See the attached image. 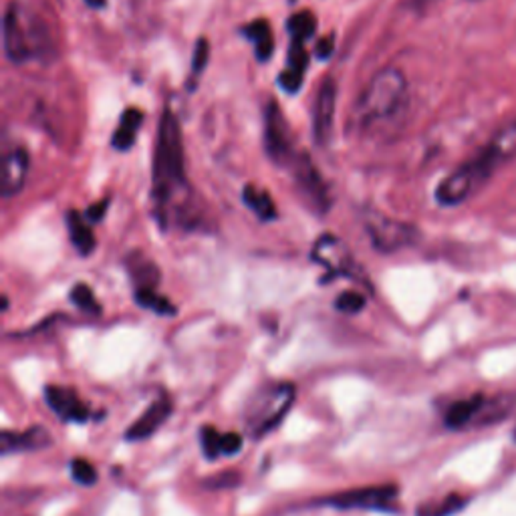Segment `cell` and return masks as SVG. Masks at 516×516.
<instances>
[{
	"label": "cell",
	"instance_id": "6da1fadb",
	"mask_svg": "<svg viewBox=\"0 0 516 516\" xmlns=\"http://www.w3.org/2000/svg\"><path fill=\"white\" fill-rule=\"evenodd\" d=\"M190 194L184 166V141L178 118L166 109L160 118L154 156V200L160 222L168 226L171 214H180Z\"/></svg>",
	"mask_w": 516,
	"mask_h": 516
},
{
	"label": "cell",
	"instance_id": "7a4b0ae2",
	"mask_svg": "<svg viewBox=\"0 0 516 516\" xmlns=\"http://www.w3.org/2000/svg\"><path fill=\"white\" fill-rule=\"evenodd\" d=\"M516 156V119L504 123L494 133L490 141L478 151V156L468 160L466 164L456 168L436 188V200L439 206H458L474 196L478 190L486 186L496 170Z\"/></svg>",
	"mask_w": 516,
	"mask_h": 516
},
{
	"label": "cell",
	"instance_id": "3957f363",
	"mask_svg": "<svg viewBox=\"0 0 516 516\" xmlns=\"http://www.w3.org/2000/svg\"><path fill=\"white\" fill-rule=\"evenodd\" d=\"M408 101V81L406 75L394 67L379 71L374 79L367 83V88L361 91L356 101V119L359 126L369 128L374 123L387 121L396 118L406 108Z\"/></svg>",
	"mask_w": 516,
	"mask_h": 516
},
{
	"label": "cell",
	"instance_id": "277c9868",
	"mask_svg": "<svg viewBox=\"0 0 516 516\" xmlns=\"http://www.w3.org/2000/svg\"><path fill=\"white\" fill-rule=\"evenodd\" d=\"M294 397H297V387L289 381H274V384L258 387L248 397L243 412L246 434L254 439L271 434L291 412Z\"/></svg>",
	"mask_w": 516,
	"mask_h": 516
},
{
	"label": "cell",
	"instance_id": "5b68a950",
	"mask_svg": "<svg viewBox=\"0 0 516 516\" xmlns=\"http://www.w3.org/2000/svg\"><path fill=\"white\" fill-rule=\"evenodd\" d=\"M399 489L394 484L366 486L319 499V504L339 511H389L396 504Z\"/></svg>",
	"mask_w": 516,
	"mask_h": 516
},
{
	"label": "cell",
	"instance_id": "8992f818",
	"mask_svg": "<svg viewBox=\"0 0 516 516\" xmlns=\"http://www.w3.org/2000/svg\"><path fill=\"white\" fill-rule=\"evenodd\" d=\"M366 228L371 244H374L379 253H397L401 248L412 246L419 236V232L412 224L399 222V220L377 212H371L366 218Z\"/></svg>",
	"mask_w": 516,
	"mask_h": 516
},
{
	"label": "cell",
	"instance_id": "52a82bcc",
	"mask_svg": "<svg viewBox=\"0 0 516 516\" xmlns=\"http://www.w3.org/2000/svg\"><path fill=\"white\" fill-rule=\"evenodd\" d=\"M264 148L266 154L279 166H293L294 154L293 148V133L289 123H286L279 105L271 101L264 109Z\"/></svg>",
	"mask_w": 516,
	"mask_h": 516
},
{
	"label": "cell",
	"instance_id": "ba28073f",
	"mask_svg": "<svg viewBox=\"0 0 516 516\" xmlns=\"http://www.w3.org/2000/svg\"><path fill=\"white\" fill-rule=\"evenodd\" d=\"M291 168H293L294 184H297L304 202H307L317 214L327 212L331 208V196L327 184H325V180L319 174L317 166L313 164V160L307 154H299L294 158Z\"/></svg>",
	"mask_w": 516,
	"mask_h": 516
},
{
	"label": "cell",
	"instance_id": "9c48e42d",
	"mask_svg": "<svg viewBox=\"0 0 516 516\" xmlns=\"http://www.w3.org/2000/svg\"><path fill=\"white\" fill-rule=\"evenodd\" d=\"M313 261L323 264L325 269L341 276H357L359 269L356 258L351 256L346 243L333 234H323L313 246Z\"/></svg>",
	"mask_w": 516,
	"mask_h": 516
},
{
	"label": "cell",
	"instance_id": "30bf717a",
	"mask_svg": "<svg viewBox=\"0 0 516 516\" xmlns=\"http://www.w3.org/2000/svg\"><path fill=\"white\" fill-rule=\"evenodd\" d=\"M3 41H5V55L11 63H25L33 57L31 36L23 25L21 11L18 5H8L5 11L3 21Z\"/></svg>",
	"mask_w": 516,
	"mask_h": 516
},
{
	"label": "cell",
	"instance_id": "8fae6325",
	"mask_svg": "<svg viewBox=\"0 0 516 516\" xmlns=\"http://www.w3.org/2000/svg\"><path fill=\"white\" fill-rule=\"evenodd\" d=\"M337 85L335 79L327 77L319 88L317 99L313 108V136L317 146H327L333 133V119H335Z\"/></svg>",
	"mask_w": 516,
	"mask_h": 516
},
{
	"label": "cell",
	"instance_id": "7c38bea8",
	"mask_svg": "<svg viewBox=\"0 0 516 516\" xmlns=\"http://www.w3.org/2000/svg\"><path fill=\"white\" fill-rule=\"evenodd\" d=\"M171 409H174V401H171L166 391H161V394L148 406L146 412H143L136 422L126 429V439H129V442H141V439L151 438L168 422Z\"/></svg>",
	"mask_w": 516,
	"mask_h": 516
},
{
	"label": "cell",
	"instance_id": "4fadbf2b",
	"mask_svg": "<svg viewBox=\"0 0 516 516\" xmlns=\"http://www.w3.org/2000/svg\"><path fill=\"white\" fill-rule=\"evenodd\" d=\"M45 399L46 406H49L63 422H88L89 419L91 412L88 404H85V401L77 396V391L71 387L46 386Z\"/></svg>",
	"mask_w": 516,
	"mask_h": 516
},
{
	"label": "cell",
	"instance_id": "5bb4252c",
	"mask_svg": "<svg viewBox=\"0 0 516 516\" xmlns=\"http://www.w3.org/2000/svg\"><path fill=\"white\" fill-rule=\"evenodd\" d=\"M28 168H31V158H28L25 148H13L6 151L3 160V178H0V194L3 198H13L21 192Z\"/></svg>",
	"mask_w": 516,
	"mask_h": 516
},
{
	"label": "cell",
	"instance_id": "9a60e30c",
	"mask_svg": "<svg viewBox=\"0 0 516 516\" xmlns=\"http://www.w3.org/2000/svg\"><path fill=\"white\" fill-rule=\"evenodd\" d=\"M51 444H53L51 434L41 426L28 428V429H25V432H3V434H0V450H3V454L36 452V450H43V448L51 446Z\"/></svg>",
	"mask_w": 516,
	"mask_h": 516
},
{
	"label": "cell",
	"instance_id": "2e32d148",
	"mask_svg": "<svg viewBox=\"0 0 516 516\" xmlns=\"http://www.w3.org/2000/svg\"><path fill=\"white\" fill-rule=\"evenodd\" d=\"M243 442V436L236 432L220 434L212 426H204L200 429V444H202L208 460H218L220 456H234L236 452H241Z\"/></svg>",
	"mask_w": 516,
	"mask_h": 516
},
{
	"label": "cell",
	"instance_id": "e0dca14e",
	"mask_svg": "<svg viewBox=\"0 0 516 516\" xmlns=\"http://www.w3.org/2000/svg\"><path fill=\"white\" fill-rule=\"evenodd\" d=\"M307 67H309V53L304 49V43L291 41L289 65H286V69L281 73L279 79L286 93H297L301 89Z\"/></svg>",
	"mask_w": 516,
	"mask_h": 516
},
{
	"label": "cell",
	"instance_id": "ac0fdd59",
	"mask_svg": "<svg viewBox=\"0 0 516 516\" xmlns=\"http://www.w3.org/2000/svg\"><path fill=\"white\" fill-rule=\"evenodd\" d=\"M141 123H143V113L139 109L129 108V109L123 111V116L119 119V126L111 136V146L116 148L118 151L131 150L133 143H136Z\"/></svg>",
	"mask_w": 516,
	"mask_h": 516
},
{
	"label": "cell",
	"instance_id": "d6986e66",
	"mask_svg": "<svg viewBox=\"0 0 516 516\" xmlns=\"http://www.w3.org/2000/svg\"><path fill=\"white\" fill-rule=\"evenodd\" d=\"M67 231H69V236H71V243L75 244V248H77L79 254L83 256H89L93 251H95V236H93V231H91V226H89V220L81 216L79 212H75V210H71V212H67Z\"/></svg>",
	"mask_w": 516,
	"mask_h": 516
},
{
	"label": "cell",
	"instance_id": "ffe728a7",
	"mask_svg": "<svg viewBox=\"0 0 516 516\" xmlns=\"http://www.w3.org/2000/svg\"><path fill=\"white\" fill-rule=\"evenodd\" d=\"M484 406V396L476 394L468 399L454 401V404L448 408V412L444 416V424L450 429H460L466 428L472 422V418L480 412Z\"/></svg>",
	"mask_w": 516,
	"mask_h": 516
},
{
	"label": "cell",
	"instance_id": "44dd1931",
	"mask_svg": "<svg viewBox=\"0 0 516 516\" xmlns=\"http://www.w3.org/2000/svg\"><path fill=\"white\" fill-rule=\"evenodd\" d=\"M129 273L133 284H136V291L141 289H156V284L160 283V271L158 266L150 261V258L141 254H133L129 258Z\"/></svg>",
	"mask_w": 516,
	"mask_h": 516
},
{
	"label": "cell",
	"instance_id": "7402d4cb",
	"mask_svg": "<svg viewBox=\"0 0 516 516\" xmlns=\"http://www.w3.org/2000/svg\"><path fill=\"white\" fill-rule=\"evenodd\" d=\"M244 35L254 45V53L258 61H269V57L274 51V36L271 25L266 21H253L244 28Z\"/></svg>",
	"mask_w": 516,
	"mask_h": 516
},
{
	"label": "cell",
	"instance_id": "603a6c76",
	"mask_svg": "<svg viewBox=\"0 0 516 516\" xmlns=\"http://www.w3.org/2000/svg\"><path fill=\"white\" fill-rule=\"evenodd\" d=\"M243 202L251 208L258 218L264 220V222L276 218V206L273 202V198L269 196V192H264L261 188L248 184L243 190Z\"/></svg>",
	"mask_w": 516,
	"mask_h": 516
},
{
	"label": "cell",
	"instance_id": "cb8c5ba5",
	"mask_svg": "<svg viewBox=\"0 0 516 516\" xmlns=\"http://www.w3.org/2000/svg\"><path fill=\"white\" fill-rule=\"evenodd\" d=\"M136 303L143 309L154 311L156 315H164V317H171L176 315V304H171L170 299H166L164 294L156 293V289H141L136 291Z\"/></svg>",
	"mask_w": 516,
	"mask_h": 516
},
{
	"label": "cell",
	"instance_id": "d4e9b609",
	"mask_svg": "<svg viewBox=\"0 0 516 516\" xmlns=\"http://www.w3.org/2000/svg\"><path fill=\"white\" fill-rule=\"evenodd\" d=\"M466 499L460 494H450L446 499L438 502H428L418 509V516H452L456 512H460L466 506Z\"/></svg>",
	"mask_w": 516,
	"mask_h": 516
},
{
	"label": "cell",
	"instance_id": "484cf974",
	"mask_svg": "<svg viewBox=\"0 0 516 516\" xmlns=\"http://www.w3.org/2000/svg\"><path fill=\"white\" fill-rule=\"evenodd\" d=\"M315 28H317V18H315L313 13L309 11L297 13L289 18V33L293 41L307 43L313 36Z\"/></svg>",
	"mask_w": 516,
	"mask_h": 516
},
{
	"label": "cell",
	"instance_id": "4316f807",
	"mask_svg": "<svg viewBox=\"0 0 516 516\" xmlns=\"http://www.w3.org/2000/svg\"><path fill=\"white\" fill-rule=\"evenodd\" d=\"M71 301L75 307H77L79 311L83 313H88V315H101V304L98 303V299H95V294L91 291V286L88 284H75L73 289H71Z\"/></svg>",
	"mask_w": 516,
	"mask_h": 516
},
{
	"label": "cell",
	"instance_id": "83f0119b",
	"mask_svg": "<svg viewBox=\"0 0 516 516\" xmlns=\"http://www.w3.org/2000/svg\"><path fill=\"white\" fill-rule=\"evenodd\" d=\"M69 468L73 480L77 484L93 486L98 482V470H95V466L89 460H85V458H75Z\"/></svg>",
	"mask_w": 516,
	"mask_h": 516
},
{
	"label": "cell",
	"instance_id": "f1b7e54d",
	"mask_svg": "<svg viewBox=\"0 0 516 516\" xmlns=\"http://www.w3.org/2000/svg\"><path fill=\"white\" fill-rule=\"evenodd\" d=\"M366 297H363L361 293L357 291H346V293H341L337 301H335V307L337 311L341 313H347V315H356L359 311L366 309Z\"/></svg>",
	"mask_w": 516,
	"mask_h": 516
},
{
	"label": "cell",
	"instance_id": "f546056e",
	"mask_svg": "<svg viewBox=\"0 0 516 516\" xmlns=\"http://www.w3.org/2000/svg\"><path fill=\"white\" fill-rule=\"evenodd\" d=\"M194 59H192V77H200L204 73V69L208 67L210 61V43L208 39H198L196 46H194Z\"/></svg>",
	"mask_w": 516,
	"mask_h": 516
},
{
	"label": "cell",
	"instance_id": "4dcf8cb0",
	"mask_svg": "<svg viewBox=\"0 0 516 516\" xmlns=\"http://www.w3.org/2000/svg\"><path fill=\"white\" fill-rule=\"evenodd\" d=\"M108 208H109V200H101V202L88 208V212H85V218H88L89 222H101L105 212H108Z\"/></svg>",
	"mask_w": 516,
	"mask_h": 516
},
{
	"label": "cell",
	"instance_id": "1f68e13d",
	"mask_svg": "<svg viewBox=\"0 0 516 516\" xmlns=\"http://www.w3.org/2000/svg\"><path fill=\"white\" fill-rule=\"evenodd\" d=\"M236 484H238V476L232 472L220 474L218 478L208 480V486H212V489H224V486H236Z\"/></svg>",
	"mask_w": 516,
	"mask_h": 516
},
{
	"label": "cell",
	"instance_id": "d6a6232c",
	"mask_svg": "<svg viewBox=\"0 0 516 516\" xmlns=\"http://www.w3.org/2000/svg\"><path fill=\"white\" fill-rule=\"evenodd\" d=\"M333 49H335V43H333V35L325 36V39L317 45V57H319V59H329Z\"/></svg>",
	"mask_w": 516,
	"mask_h": 516
},
{
	"label": "cell",
	"instance_id": "836d02e7",
	"mask_svg": "<svg viewBox=\"0 0 516 516\" xmlns=\"http://www.w3.org/2000/svg\"><path fill=\"white\" fill-rule=\"evenodd\" d=\"M85 5L91 8H103L105 5H108V0H85Z\"/></svg>",
	"mask_w": 516,
	"mask_h": 516
},
{
	"label": "cell",
	"instance_id": "e575fe53",
	"mask_svg": "<svg viewBox=\"0 0 516 516\" xmlns=\"http://www.w3.org/2000/svg\"><path fill=\"white\" fill-rule=\"evenodd\" d=\"M514 439H516V429H514Z\"/></svg>",
	"mask_w": 516,
	"mask_h": 516
}]
</instances>
